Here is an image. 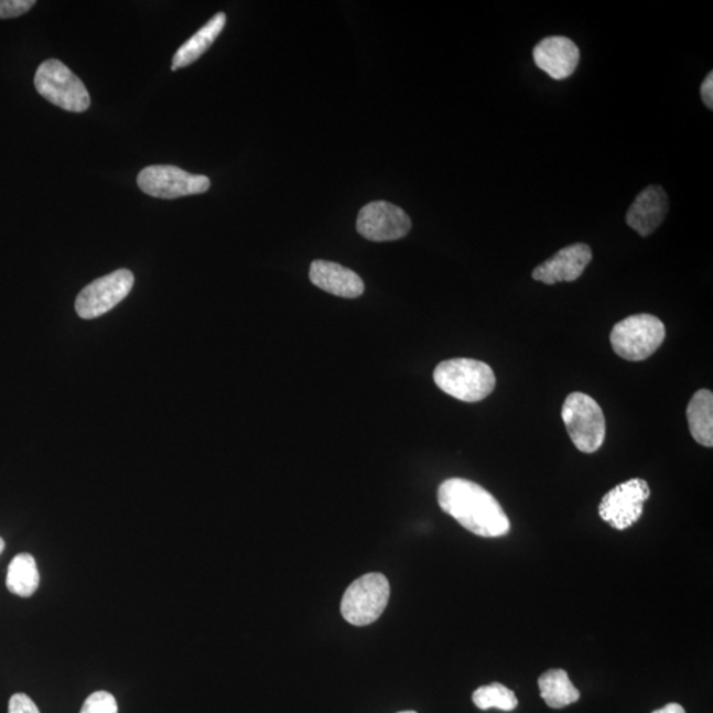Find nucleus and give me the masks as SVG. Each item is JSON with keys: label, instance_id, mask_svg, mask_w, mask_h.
<instances>
[{"label": "nucleus", "instance_id": "obj_15", "mask_svg": "<svg viewBox=\"0 0 713 713\" xmlns=\"http://www.w3.org/2000/svg\"><path fill=\"white\" fill-rule=\"evenodd\" d=\"M225 24L226 15L224 12H219L213 17L210 22L206 23L202 30L196 32L188 42L180 46L175 56H173L172 71L185 68V66L197 62L210 48L212 44L216 42Z\"/></svg>", "mask_w": 713, "mask_h": 713}, {"label": "nucleus", "instance_id": "obj_6", "mask_svg": "<svg viewBox=\"0 0 713 713\" xmlns=\"http://www.w3.org/2000/svg\"><path fill=\"white\" fill-rule=\"evenodd\" d=\"M562 418L572 443L579 451L595 453L605 440V418L595 399L572 392L565 399Z\"/></svg>", "mask_w": 713, "mask_h": 713}, {"label": "nucleus", "instance_id": "obj_18", "mask_svg": "<svg viewBox=\"0 0 713 713\" xmlns=\"http://www.w3.org/2000/svg\"><path fill=\"white\" fill-rule=\"evenodd\" d=\"M6 584L13 595L31 597L40 584L35 558L26 552L13 558L7 572Z\"/></svg>", "mask_w": 713, "mask_h": 713}, {"label": "nucleus", "instance_id": "obj_26", "mask_svg": "<svg viewBox=\"0 0 713 713\" xmlns=\"http://www.w3.org/2000/svg\"><path fill=\"white\" fill-rule=\"evenodd\" d=\"M399 713H418V712H415V711H403V712H399Z\"/></svg>", "mask_w": 713, "mask_h": 713}, {"label": "nucleus", "instance_id": "obj_7", "mask_svg": "<svg viewBox=\"0 0 713 713\" xmlns=\"http://www.w3.org/2000/svg\"><path fill=\"white\" fill-rule=\"evenodd\" d=\"M137 183L145 195L164 199L199 195L210 188L209 177L193 175L175 165L147 166Z\"/></svg>", "mask_w": 713, "mask_h": 713}, {"label": "nucleus", "instance_id": "obj_4", "mask_svg": "<svg viewBox=\"0 0 713 713\" xmlns=\"http://www.w3.org/2000/svg\"><path fill=\"white\" fill-rule=\"evenodd\" d=\"M35 88L46 101L66 111L84 112L90 108L88 89L82 79L58 60H46L39 66Z\"/></svg>", "mask_w": 713, "mask_h": 713}, {"label": "nucleus", "instance_id": "obj_10", "mask_svg": "<svg viewBox=\"0 0 713 713\" xmlns=\"http://www.w3.org/2000/svg\"><path fill=\"white\" fill-rule=\"evenodd\" d=\"M411 226L408 213L388 202L365 205L357 217V231L372 242L398 241L409 235Z\"/></svg>", "mask_w": 713, "mask_h": 713}, {"label": "nucleus", "instance_id": "obj_20", "mask_svg": "<svg viewBox=\"0 0 713 713\" xmlns=\"http://www.w3.org/2000/svg\"><path fill=\"white\" fill-rule=\"evenodd\" d=\"M79 713H118V704L109 692L97 691L86 699Z\"/></svg>", "mask_w": 713, "mask_h": 713}, {"label": "nucleus", "instance_id": "obj_16", "mask_svg": "<svg viewBox=\"0 0 713 713\" xmlns=\"http://www.w3.org/2000/svg\"><path fill=\"white\" fill-rule=\"evenodd\" d=\"M688 419L692 437L695 442L713 446V395L710 390H699L691 398Z\"/></svg>", "mask_w": 713, "mask_h": 713}, {"label": "nucleus", "instance_id": "obj_5", "mask_svg": "<svg viewBox=\"0 0 713 713\" xmlns=\"http://www.w3.org/2000/svg\"><path fill=\"white\" fill-rule=\"evenodd\" d=\"M390 583L382 573L371 572L355 580L345 591L342 602V615L346 623L356 626L370 625L379 617L389 604Z\"/></svg>", "mask_w": 713, "mask_h": 713}, {"label": "nucleus", "instance_id": "obj_12", "mask_svg": "<svg viewBox=\"0 0 713 713\" xmlns=\"http://www.w3.org/2000/svg\"><path fill=\"white\" fill-rule=\"evenodd\" d=\"M534 62L551 78L565 79L575 73L580 52L577 45L565 36H550L534 48Z\"/></svg>", "mask_w": 713, "mask_h": 713}, {"label": "nucleus", "instance_id": "obj_25", "mask_svg": "<svg viewBox=\"0 0 713 713\" xmlns=\"http://www.w3.org/2000/svg\"><path fill=\"white\" fill-rule=\"evenodd\" d=\"M4 548H6V543H4L3 539L0 538V554H2V552L4 551Z\"/></svg>", "mask_w": 713, "mask_h": 713}, {"label": "nucleus", "instance_id": "obj_11", "mask_svg": "<svg viewBox=\"0 0 713 713\" xmlns=\"http://www.w3.org/2000/svg\"><path fill=\"white\" fill-rule=\"evenodd\" d=\"M591 261L592 250L588 245H571L558 251L548 261L539 264L532 271V279L550 285L562 282H575L584 274V270Z\"/></svg>", "mask_w": 713, "mask_h": 713}, {"label": "nucleus", "instance_id": "obj_24", "mask_svg": "<svg viewBox=\"0 0 713 713\" xmlns=\"http://www.w3.org/2000/svg\"><path fill=\"white\" fill-rule=\"evenodd\" d=\"M652 713H685L681 704L670 703L665 705V707L659 709Z\"/></svg>", "mask_w": 713, "mask_h": 713}, {"label": "nucleus", "instance_id": "obj_2", "mask_svg": "<svg viewBox=\"0 0 713 713\" xmlns=\"http://www.w3.org/2000/svg\"><path fill=\"white\" fill-rule=\"evenodd\" d=\"M433 381L445 395L468 403L483 401L496 388V376L490 366L471 358L439 364L433 371Z\"/></svg>", "mask_w": 713, "mask_h": 713}, {"label": "nucleus", "instance_id": "obj_13", "mask_svg": "<svg viewBox=\"0 0 713 713\" xmlns=\"http://www.w3.org/2000/svg\"><path fill=\"white\" fill-rule=\"evenodd\" d=\"M669 212V197L661 185L645 188L626 213V224L639 236L648 237L663 223Z\"/></svg>", "mask_w": 713, "mask_h": 713}, {"label": "nucleus", "instance_id": "obj_19", "mask_svg": "<svg viewBox=\"0 0 713 713\" xmlns=\"http://www.w3.org/2000/svg\"><path fill=\"white\" fill-rule=\"evenodd\" d=\"M473 703L483 711L497 709L505 712L515 711L518 707V699L511 690L501 683L483 685L473 692Z\"/></svg>", "mask_w": 713, "mask_h": 713}, {"label": "nucleus", "instance_id": "obj_1", "mask_svg": "<svg viewBox=\"0 0 713 713\" xmlns=\"http://www.w3.org/2000/svg\"><path fill=\"white\" fill-rule=\"evenodd\" d=\"M440 508L478 537L509 534L510 521L503 506L490 493L464 478H450L439 486Z\"/></svg>", "mask_w": 713, "mask_h": 713}, {"label": "nucleus", "instance_id": "obj_9", "mask_svg": "<svg viewBox=\"0 0 713 713\" xmlns=\"http://www.w3.org/2000/svg\"><path fill=\"white\" fill-rule=\"evenodd\" d=\"M132 287H134V276L126 269L97 279L78 293L77 315L86 320L105 315L128 298Z\"/></svg>", "mask_w": 713, "mask_h": 713}, {"label": "nucleus", "instance_id": "obj_17", "mask_svg": "<svg viewBox=\"0 0 713 713\" xmlns=\"http://www.w3.org/2000/svg\"><path fill=\"white\" fill-rule=\"evenodd\" d=\"M539 690L545 704L551 709L561 710L576 703L580 692L570 681L568 672L562 669L545 671L538 679Z\"/></svg>", "mask_w": 713, "mask_h": 713}, {"label": "nucleus", "instance_id": "obj_23", "mask_svg": "<svg viewBox=\"0 0 713 713\" xmlns=\"http://www.w3.org/2000/svg\"><path fill=\"white\" fill-rule=\"evenodd\" d=\"M702 98L709 109H713V73L710 72V75L705 77L702 85Z\"/></svg>", "mask_w": 713, "mask_h": 713}, {"label": "nucleus", "instance_id": "obj_22", "mask_svg": "<svg viewBox=\"0 0 713 713\" xmlns=\"http://www.w3.org/2000/svg\"><path fill=\"white\" fill-rule=\"evenodd\" d=\"M9 713H40V711L30 696L15 694L10 699Z\"/></svg>", "mask_w": 713, "mask_h": 713}, {"label": "nucleus", "instance_id": "obj_8", "mask_svg": "<svg viewBox=\"0 0 713 713\" xmlns=\"http://www.w3.org/2000/svg\"><path fill=\"white\" fill-rule=\"evenodd\" d=\"M650 497L648 483L633 478L606 493L598 506L599 517L617 530L629 529L642 517L644 505Z\"/></svg>", "mask_w": 713, "mask_h": 713}, {"label": "nucleus", "instance_id": "obj_14", "mask_svg": "<svg viewBox=\"0 0 713 713\" xmlns=\"http://www.w3.org/2000/svg\"><path fill=\"white\" fill-rule=\"evenodd\" d=\"M310 279L320 290L339 298L356 299L365 291L361 277L335 262L313 261Z\"/></svg>", "mask_w": 713, "mask_h": 713}, {"label": "nucleus", "instance_id": "obj_3", "mask_svg": "<svg viewBox=\"0 0 713 713\" xmlns=\"http://www.w3.org/2000/svg\"><path fill=\"white\" fill-rule=\"evenodd\" d=\"M666 338L665 324L649 313H639L623 320L611 333L616 355L626 361H644L659 349Z\"/></svg>", "mask_w": 713, "mask_h": 713}, {"label": "nucleus", "instance_id": "obj_21", "mask_svg": "<svg viewBox=\"0 0 713 713\" xmlns=\"http://www.w3.org/2000/svg\"><path fill=\"white\" fill-rule=\"evenodd\" d=\"M35 6V0H0V19L23 15Z\"/></svg>", "mask_w": 713, "mask_h": 713}]
</instances>
